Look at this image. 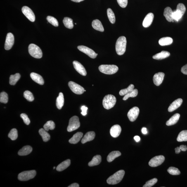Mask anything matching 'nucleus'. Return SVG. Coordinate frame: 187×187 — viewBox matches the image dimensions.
<instances>
[{
	"label": "nucleus",
	"instance_id": "obj_28",
	"mask_svg": "<svg viewBox=\"0 0 187 187\" xmlns=\"http://www.w3.org/2000/svg\"><path fill=\"white\" fill-rule=\"evenodd\" d=\"M180 115L179 114L176 113L173 115L166 123V125L171 126L176 124L179 120Z\"/></svg>",
	"mask_w": 187,
	"mask_h": 187
},
{
	"label": "nucleus",
	"instance_id": "obj_7",
	"mask_svg": "<svg viewBox=\"0 0 187 187\" xmlns=\"http://www.w3.org/2000/svg\"><path fill=\"white\" fill-rule=\"evenodd\" d=\"M36 174V171L35 170L24 171L19 174L18 178L20 181H28L34 178Z\"/></svg>",
	"mask_w": 187,
	"mask_h": 187
},
{
	"label": "nucleus",
	"instance_id": "obj_35",
	"mask_svg": "<svg viewBox=\"0 0 187 187\" xmlns=\"http://www.w3.org/2000/svg\"><path fill=\"white\" fill-rule=\"evenodd\" d=\"M177 140L178 142L187 141V130L182 131L178 134Z\"/></svg>",
	"mask_w": 187,
	"mask_h": 187
},
{
	"label": "nucleus",
	"instance_id": "obj_14",
	"mask_svg": "<svg viewBox=\"0 0 187 187\" xmlns=\"http://www.w3.org/2000/svg\"><path fill=\"white\" fill-rule=\"evenodd\" d=\"M73 64L74 69L79 74L83 76L86 75L87 72L85 69L79 62L74 61L73 62Z\"/></svg>",
	"mask_w": 187,
	"mask_h": 187
},
{
	"label": "nucleus",
	"instance_id": "obj_27",
	"mask_svg": "<svg viewBox=\"0 0 187 187\" xmlns=\"http://www.w3.org/2000/svg\"><path fill=\"white\" fill-rule=\"evenodd\" d=\"M92 26L95 30L103 32L104 29L103 25L100 21L98 20H94L92 23Z\"/></svg>",
	"mask_w": 187,
	"mask_h": 187
},
{
	"label": "nucleus",
	"instance_id": "obj_38",
	"mask_svg": "<svg viewBox=\"0 0 187 187\" xmlns=\"http://www.w3.org/2000/svg\"><path fill=\"white\" fill-rule=\"evenodd\" d=\"M55 123L52 121H48L44 126L43 128L46 131H48L50 130H53L55 129Z\"/></svg>",
	"mask_w": 187,
	"mask_h": 187
},
{
	"label": "nucleus",
	"instance_id": "obj_46",
	"mask_svg": "<svg viewBox=\"0 0 187 187\" xmlns=\"http://www.w3.org/2000/svg\"><path fill=\"white\" fill-rule=\"evenodd\" d=\"M158 179L156 178H154L153 179L149 180L146 182L145 184L143 185V187H151L153 186L157 182Z\"/></svg>",
	"mask_w": 187,
	"mask_h": 187
},
{
	"label": "nucleus",
	"instance_id": "obj_34",
	"mask_svg": "<svg viewBox=\"0 0 187 187\" xmlns=\"http://www.w3.org/2000/svg\"><path fill=\"white\" fill-rule=\"evenodd\" d=\"M20 78V74L16 73L14 75H11L10 78V84L11 85H14Z\"/></svg>",
	"mask_w": 187,
	"mask_h": 187
},
{
	"label": "nucleus",
	"instance_id": "obj_24",
	"mask_svg": "<svg viewBox=\"0 0 187 187\" xmlns=\"http://www.w3.org/2000/svg\"><path fill=\"white\" fill-rule=\"evenodd\" d=\"M32 151V148L29 145L24 146L18 152V155L20 156H26L30 154Z\"/></svg>",
	"mask_w": 187,
	"mask_h": 187
},
{
	"label": "nucleus",
	"instance_id": "obj_33",
	"mask_svg": "<svg viewBox=\"0 0 187 187\" xmlns=\"http://www.w3.org/2000/svg\"><path fill=\"white\" fill-rule=\"evenodd\" d=\"M63 22L64 25L67 28L71 29L73 28L74 25L72 19L68 17H65L63 19Z\"/></svg>",
	"mask_w": 187,
	"mask_h": 187
},
{
	"label": "nucleus",
	"instance_id": "obj_11",
	"mask_svg": "<svg viewBox=\"0 0 187 187\" xmlns=\"http://www.w3.org/2000/svg\"><path fill=\"white\" fill-rule=\"evenodd\" d=\"M23 13L25 16L31 22H34L35 20V16L30 8L27 6H25L23 7L22 9Z\"/></svg>",
	"mask_w": 187,
	"mask_h": 187
},
{
	"label": "nucleus",
	"instance_id": "obj_12",
	"mask_svg": "<svg viewBox=\"0 0 187 187\" xmlns=\"http://www.w3.org/2000/svg\"><path fill=\"white\" fill-rule=\"evenodd\" d=\"M139 113V109L137 107H133L128 112L127 115L129 120L134 122L138 117Z\"/></svg>",
	"mask_w": 187,
	"mask_h": 187
},
{
	"label": "nucleus",
	"instance_id": "obj_15",
	"mask_svg": "<svg viewBox=\"0 0 187 187\" xmlns=\"http://www.w3.org/2000/svg\"><path fill=\"white\" fill-rule=\"evenodd\" d=\"M122 129L120 126L116 124L113 126L110 130V133L113 137L116 138L117 137L120 135Z\"/></svg>",
	"mask_w": 187,
	"mask_h": 187
},
{
	"label": "nucleus",
	"instance_id": "obj_52",
	"mask_svg": "<svg viewBox=\"0 0 187 187\" xmlns=\"http://www.w3.org/2000/svg\"><path fill=\"white\" fill-rule=\"evenodd\" d=\"M180 149L183 152H185L187 150V147L186 145H182L179 147Z\"/></svg>",
	"mask_w": 187,
	"mask_h": 187
},
{
	"label": "nucleus",
	"instance_id": "obj_22",
	"mask_svg": "<svg viewBox=\"0 0 187 187\" xmlns=\"http://www.w3.org/2000/svg\"><path fill=\"white\" fill-rule=\"evenodd\" d=\"M83 135V133L81 132H78L76 133L72 138L69 139V143L74 144L77 143L82 138Z\"/></svg>",
	"mask_w": 187,
	"mask_h": 187
},
{
	"label": "nucleus",
	"instance_id": "obj_48",
	"mask_svg": "<svg viewBox=\"0 0 187 187\" xmlns=\"http://www.w3.org/2000/svg\"><path fill=\"white\" fill-rule=\"evenodd\" d=\"M20 117L23 119L24 122L26 124L28 125L30 123V119L27 114L25 113H22L20 114Z\"/></svg>",
	"mask_w": 187,
	"mask_h": 187
},
{
	"label": "nucleus",
	"instance_id": "obj_10",
	"mask_svg": "<svg viewBox=\"0 0 187 187\" xmlns=\"http://www.w3.org/2000/svg\"><path fill=\"white\" fill-rule=\"evenodd\" d=\"M77 48L79 51L86 54L91 58H96L98 55V53H96L93 50L87 47L84 46H78Z\"/></svg>",
	"mask_w": 187,
	"mask_h": 187
},
{
	"label": "nucleus",
	"instance_id": "obj_6",
	"mask_svg": "<svg viewBox=\"0 0 187 187\" xmlns=\"http://www.w3.org/2000/svg\"><path fill=\"white\" fill-rule=\"evenodd\" d=\"M80 126L78 117L76 116H74L70 119L68 126L67 127V131L71 132L79 128Z\"/></svg>",
	"mask_w": 187,
	"mask_h": 187
},
{
	"label": "nucleus",
	"instance_id": "obj_25",
	"mask_svg": "<svg viewBox=\"0 0 187 187\" xmlns=\"http://www.w3.org/2000/svg\"><path fill=\"white\" fill-rule=\"evenodd\" d=\"M70 164V159H67V160L63 161L59 164L56 168L57 171H61L64 170L68 167Z\"/></svg>",
	"mask_w": 187,
	"mask_h": 187
},
{
	"label": "nucleus",
	"instance_id": "obj_43",
	"mask_svg": "<svg viewBox=\"0 0 187 187\" xmlns=\"http://www.w3.org/2000/svg\"><path fill=\"white\" fill-rule=\"evenodd\" d=\"M168 173L173 175H177L181 174V172L177 168L174 167H170L167 169Z\"/></svg>",
	"mask_w": 187,
	"mask_h": 187
},
{
	"label": "nucleus",
	"instance_id": "obj_19",
	"mask_svg": "<svg viewBox=\"0 0 187 187\" xmlns=\"http://www.w3.org/2000/svg\"><path fill=\"white\" fill-rule=\"evenodd\" d=\"M95 136V133L94 132L90 131L87 133L81 140V143L83 144L87 142L92 141L94 139Z\"/></svg>",
	"mask_w": 187,
	"mask_h": 187
},
{
	"label": "nucleus",
	"instance_id": "obj_55",
	"mask_svg": "<svg viewBox=\"0 0 187 187\" xmlns=\"http://www.w3.org/2000/svg\"><path fill=\"white\" fill-rule=\"evenodd\" d=\"M143 134H146L147 133V128H143L141 130Z\"/></svg>",
	"mask_w": 187,
	"mask_h": 187
},
{
	"label": "nucleus",
	"instance_id": "obj_44",
	"mask_svg": "<svg viewBox=\"0 0 187 187\" xmlns=\"http://www.w3.org/2000/svg\"><path fill=\"white\" fill-rule=\"evenodd\" d=\"M46 20L48 21L52 25L55 27H58L59 23L57 19L53 16H48L46 17Z\"/></svg>",
	"mask_w": 187,
	"mask_h": 187
},
{
	"label": "nucleus",
	"instance_id": "obj_47",
	"mask_svg": "<svg viewBox=\"0 0 187 187\" xmlns=\"http://www.w3.org/2000/svg\"><path fill=\"white\" fill-rule=\"evenodd\" d=\"M176 10H179L183 15L186 11V8L183 3H179L177 6Z\"/></svg>",
	"mask_w": 187,
	"mask_h": 187
},
{
	"label": "nucleus",
	"instance_id": "obj_42",
	"mask_svg": "<svg viewBox=\"0 0 187 187\" xmlns=\"http://www.w3.org/2000/svg\"><path fill=\"white\" fill-rule=\"evenodd\" d=\"M24 98L26 99L28 101L32 102L34 100V97L32 93L30 91H26L24 93Z\"/></svg>",
	"mask_w": 187,
	"mask_h": 187
},
{
	"label": "nucleus",
	"instance_id": "obj_29",
	"mask_svg": "<svg viewBox=\"0 0 187 187\" xmlns=\"http://www.w3.org/2000/svg\"><path fill=\"white\" fill-rule=\"evenodd\" d=\"M102 161L101 156L100 155L95 156L93 157L92 159L88 163V166L90 167L97 166L100 164Z\"/></svg>",
	"mask_w": 187,
	"mask_h": 187
},
{
	"label": "nucleus",
	"instance_id": "obj_3",
	"mask_svg": "<svg viewBox=\"0 0 187 187\" xmlns=\"http://www.w3.org/2000/svg\"><path fill=\"white\" fill-rule=\"evenodd\" d=\"M117 100L114 95L109 94L104 97L103 100V106L105 109L109 110L115 105Z\"/></svg>",
	"mask_w": 187,
	"mask_h": 187
},
{
	"label": "nucleus",
	"instance_id": "obj_51",
	"mask_svg": "<svg viewBox=\"0 0 187 187\" xmlns=\"http://www.w3.org/2000/svg\"><path fill=\"white\" fill-rule=\"evenodd\" d=\"M181 71L182 73L187 75V64L182 68Z\"/></svg>",
	"mask_w": 187,
	"mask_h": 187
},
{
	"label": "nucleus",
	"instance_id": "obj_36",
	"mask_svg": "<svg viewBox=\"0 0 187 187\" xmlns=\"http://www.w3.org/2000/svg\"><path fill=\"white\" fill-rule=\"evenodd\" d=\"M107 16L109 20L112 24H114L115 22V15L112 10L109 8L107 10Z\"/></svg>",
	"mask_w": 187,
	"mask_h": 187
},
{
	"label": "nucleus",
	"instance_id": "obj_2",
	"mask_svg": "<svg viewBox=\"0 0 187 187\" xmlns=\"http://www.w3.org/2000/svg\"><path fill=\"white\" fill-rule=\"evenodd\" d=\"M124 174L125 171L123 170L117 171L107 179V182L110 185L117 184L122 181Z\"/></svg>",
	"mask_w": 187,
	"mask_h": 187
},
{
	"label": "nucleus",
	"instance_id": "obj_21",
	"mask_svg": "<svg viewBox=\"0 0 187 187\" xmlns=\"http://www.w3.org/2000/svg\"><path fill=\"white\" fill-rule=\"evenodd\" d=\"M30 77L33 81L40 85L44 84V81L43 78L40 74L35 72H32L30 74Z\"/></svg>",
	"mask_w": 187,
	"mask_h": 187
},
{
	"label": "nucleus",
	"instance_id": "obj_18",
	"mask_svg": "<svg viewBox=\"0 0 187 187\" xmlns=\"http://www.w3.org/2000/svg\"><path fill=\"white\" fill-rule=\"evenodd\" d=\"M154 18V15L153 13H148L144 19L143 23V27L145 28L149 27L153 22Z\"/></svg>",
	"mask_w": 187,
	"mask_h": 187
},
{
	"label": "nucleus",
	"instance_id": "obj_37",
	"mask_svg": "<svg viewBox=\"0 0 187 187\" xmlns=\"http://www.w3.org/2000/svg\"><path fill=\"white\" fill-rule=\"evenodd\" d=\"M134 89V86L133 84L130 85L126 89L121 90L119 92V94L121 96H124Z\"/></svg>",
	"mask_w": 187,
	"mask_h": 187
},
{
	"label": "nucleus",
	"instance_id": "obj_23",
	"mask_svg": "<svg viewBox=\"0 0 187 187\" xmlns=\"http://www.w3.org/2000/svg\"><path fill=\"white\" fill-rule=\"evenodd\" d=\"M170 55L169 52L167 51H163L160 53H157L154 55L152 58L156 60H162L167 58Z\"/></svg>",
	"mask_w": 187,
	"mask_h": 187
},
{
	"label": "nucleus",
	"instance_id": "obj_56",
	"mask_svg": "<svg viewBox=\"0 0 187 187\" xmlns=\"http://www.w3.org/2000/svg\"><path fill=\"white\" fill-rule=\"evenodd\" d=\"M134 139L135 141L136 142H139L140 140V137L138 136H135L134 137Z\"/></svg>",
	"mask_w": 187,
	"mask_h": 187
},
{
	"label": "nucleus",
	"instance_id": "obj_5",
	"mask_svg": "<svg viewBox=\"0 0 187 187\" xmlns=\"http://www.w3.org/2000/svg\"><path fill=\"white\" fill-rule=\"evenodd\" d=\"M29 52L31 56L37 59H40L42 57V52L41 48L36 45L31 44L29 46Z\"/></svg>",
	"mask_w": 187,
	"mask_h": 187
},
{
	"label": "nucleus",
	"instance_id": "obj_32",
	"mask_svg": "<svg viewBox=\"0 0 187 187\" xmlns=\"http://www.w3.org/2000/svg\"><path fill=\"white\" fill-rule=\"evenodd\" d=\"M39 134L42 138L43 141L44 142H47L50 139V135L44 129L41 128L39 130Z\"/></svg>",
	"mask_w": 187,
	"mask_h": 187
},
{
	"label": "nucleus",
	"instance_id": "obj_50",
	"mask_svg": "<svg viewBox=\"0 0 187 187\" xmlns=\"http://www.w3.org/2000/svg\"><path fill=\"white\" fill-rule=\"evenodd\" d=\"M81 111H82V112H81V114L83 116H85L87 114V110H88L87 107H86L85 106H81Z\"/></svg>",
	"mask_w": 187,
	"mask_h": 187
},
{
	"label": "nucleus",
	"instance_id": "obj_57",
	"mask_svg": "<svg viewBox=\"0 0 187 187\" xmlns=\"http://www.w3.org/2000/svg\"><path fill=\"white\" fill-rule=\"evenodd\" d=\"M72 1L74 2L79 3L81 1H84V0H71Z\"/></svg>",
	"mask_w": 187,
	"mask_h": 187
},
{
	"label": "nucleus",
	"instance_id": "obj_40",
	"mask_svg": "<svg viewBox=\"0 0 187 187\" xmlns=\"http://www.w3.org/2000/svg\"><path fill=\"white\" fill-rule=\"evenodd\" d=\"M183 15L179 10H176L173 12L172 17L174 20L178 22L180 19H181Z\"/></svg>",
	"mask_w": 187,
	"mask_h": 187
},
{
	"label": "nucleus",
	"instance_id": "obj_16",
	"mask_svg": "<svg viewBox=\"0 0 187 187\" xmlns=\"http://www.w3.org/2000/svg\"><path fill=\"white\" fill-rule=\"evenodd\" d=\"M164 76V73L162 72H159L155 74L153 79L154 84L157 86L160 85L163 81Z\"/></svg>",
	"mask_w": 187,
	"mask_h": 187
},
{
	"label": "nucleus",
	"instance_id": "obj_54",
	"mask_svg": "<svg viewBox=\"0 0 187 187\" xmlns=\"http://www.w3.org/2000/svg\"><path fill=\"white\" fill-rule=\"evenodd\" d=\"M175 151L176 154H179L181 151L179 147H177L176 148H175Z\"/></svg>",
	"mask_w": 187,
	"mask_h": 187
},
{
	"label": "nucleus",
	"instance_id": "obj_53",
	"mask_svg": "<svg viewBox=\"0 0 187 187\" xmlns=\"http://www.w3.org/2000/svg\"><path fill=\"white\" fill-rule=\"evenodd\" d=\"M79 185L77 183H73L72 184L69 185L68 187H79Z\"/></svg>",
	"mask_w": 187,
	"mask_h": 187
},
{
	"label": "nucleus",
	"instance_id": "obj_8",
	"mask_svg": "<svg viewBox=\"0 0 187 187\" xmlns=\"http://www.w3.org/2000/svg\"><path fill=\"white\" fill-rule=\"evenodd\" d=\"M68 86L73 92L76 94H82L85 91V90L84 88L73 81H69Z\"/></svg>",
	"mask_w": 187,
	"mask_h": 187
},
{
	"label": "nucleus",
	"instance_id": "obj_13",
	"mask_svg": "<svg viewBox=\"0 0 187 187\" xmlns=\"http://www.w3.org/2000/svg\"><path fill=\"white\" fill-rule=\"evenodd\" d=\"M14 42V37L13 34L11 33L7 34L5 44V49L9 50L12 48Z\"/></svg>",
	"mask_w": 187,
	"mask_h": 187
},
{
	"label": "nucleus",
	"instance_id": "obj_39",
	"mask_svg": "<svg viewBox=\"0 0 187 187\" xmlns=\"http://www.w3.org/2000/svg\"><path fill=\"white\" fill-rule=\"evenodd\" d=\"M138 94V91L137 89H134L133 91L124 95L123 100H126L129 98H134L137 96Z\"/></svg>",
	"mask_w": 187,
	"mask_h": 187
},
{
	"label": "nucleus",
	"instance_id": "obj_31",
	"mask_svg": "<svg viewBox=\"0 0 187 187\" xmlns=\"http://www.w3.org/2000/svg\"><path fill=\"white\" fill-rule=\"evenodd\" d=\"M121 154L120 152L118 151L112 152L109 154L107 158V161L109 162H111L113 161L117 157L120 156Z\"/></svg>",
	"mask_w": 187,
	"mask_h": 187
},
{
	"label": "nucleus",
	"instance_id": "obj_58",
	"mask_svg": "<svg viewBox=\"0 0 187 187\" xmlns=\"http://www.w3.org/2000/svg\"><path fill=\"white\" fill-rule=\"evenodd\" d=\"M55 167H54L53 168V169H55Z\"/></svg>",
	"mask_w": 187,
	"mask_h": 187
},
{
	"label": "nucleus",
	"instance_id": "obj_49",
	"mask_svg": "<svg viewBox=\"0 0 187 187\" xmlns=\"http://www.w3.org/2000/svg\"><path fill=\"white\" fill-rule=\"evenodd\" d=\"M118 3L121 8H126L128 5V0H117Z\"/></svg>",
	"mask_w": 187,
	"mask_h": 187
},
{
	"label": "nucleus",
	"instance_id": "obj_4",
	"mask_svg": "<svg viewBox=\"0 0 187 187\" xmlns=\"http://www.w3.org/2000/svg\"><path fill=\"white\" fill-rule=\"evenodd\" d=\"M98 69L100 72L107 74H115L119 70L118 67L115 65H101L99 67Z\"/></svg>",
	"mask_w": 187,
	"mask_h": 187
},
{
	"label": "nucleus",
	"instance_id": "obj_30",
	"mask_svg": "<svg viewBox=\"0 0 187 187\" xmlns=\"http://www.w3.org/2000/svg\"><path fill=\"white\" fill-rule=\"evenodd\" d=\"M173 42L172 38L169 37H166L162 38L159 40V43L161 46H165L171 45L172 44Z\"/></svg>",
	"mask_w": 187,
	"mask_h": 187
},
{
	"label": "nucleus",
	"instance_id": "obj_26",
	"mask_svg": "<svg viewBox=\"0 0 187 187\" xmlns=\"http://www.w3.org/2000/svg\"><path fill=\"white\" fill-rule=\"evenodd\" d=\"M64 103V96L61 92L59 94V96L57 97L56 100V105L57 108L59 110L61 109L63 106Z\"/></svg>",
	"mask_w": 187,
	"mask_h": 187
},
{
	"label": "nucleus",
	"instance_id": "obj_45",
	"mask_svg": "<svg viewBox=\"0 0 187 187\" xmlns=\"http://www.w3.org/2000/svg\"><path fill=\"white\" fill-rule=\"evenodd\" d=\"M8 96L5 92H2L0 94V102L1 103L6 104L8 102Z\"/></svg>",
	"mask_w": 187,
	"mask_h": 187
},
{
	"label": "nucleus",
	"instance_id": "obj_20",
	"mask_svg": "<svg viewBox=\"0 0 187 187\" xmlns=\"http://www.w3.org/2000/svg\"><path fill=\"white\" fill-rule=\"evenodd\" d=\"M173 11L170 7H167L164 9V16L168 21L174 22V19L172 17Z\"/></svg>",
	"mask_w": 187,
	"mask_h": 187
},
{
	"label": "nucleus",
	"instance_id": "obj_17",
	"mask_svg": "<svg viewBox=\"0 0 187 187\" xmlns=\"http://www.w3.org/2000/svg\"><path fill=\"white\" fill-rule=\"evenodd\" d=\"M183 100L181 98H178L171 103L168 108L169 112H172L179 107L182 103Z\"/></svg>",
	"mask_w": 187,
	"mask_h": 187
},
{
	"label": "nucleus",
	"instance_id": "obj_1",
	"mask_svg": "<svg viewBox=\"0 0 187 187\" xmlns=\"http://www.w3.org/2000/svg\"><path fill=\"white\" fill-rule=\"evenodd\" d=\"M126 38L125 36H122L117 40L115 45L116 51L117 55H124L126 51Z\"/></svg>",
	"mask_w": 187,
	"mask_h": 187
},
{
	"label": "nucleus",
	"instance_id": "obj_41",
	"mask_svg": "<svg viewBox=\"0 0 187 187\" xmlns=\"http://www.w3.org/2000/svg\"><path fill=\"white\" fill-rule=\"evenodd\" d=\"M8 137L12 140H16L18 137V132L16 129H13L8 134Z\"/></svg>",
	"mask_w": 187,
	"mask_h": 187
},
{
	"label": "nucleus",
	"instance_id": "obj_9",
	"mask_svg": "<svg viewBox=\"0 0 187 187\" xmlns=\"http://www.w3.org/2000/svg\"><path fill=\"white\" fill-rule=\"evenodd\" d=\"M165 160V158L162 155L156 156L152 158L149 162V165L150 167H156L161 165Z\"/></svg>",
	"mask_w": 187,
	"mask_h": 187
}]
</instances>
